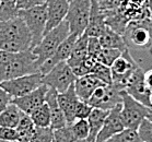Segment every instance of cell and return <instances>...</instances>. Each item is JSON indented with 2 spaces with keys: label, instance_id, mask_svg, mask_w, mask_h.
<instances>
[{
  "label": "cell",
  "instance_id": "obj_21",
  "mask_svg": "<svg viewBox=\"0 0 152 142\" xmlns=\"http://www.w3.org/2000/svg\"><path fill=\"white\" fill-rule=\"evenodd\" d=\"M88 39H89V36L86 33L79 36L77 39L69 58L66 60L71 69L83 63L88 57Z\"/></svg>",
  "mask_w": 152,
  "mask_h": 142
},
{
  "label": "cell",
  "instance_id": "obj_16",
  "mask_svg": "<svg viewBox=\"0 0 152 142\" xmlns=\"http://www.w3.org/2000/svg\"><path fill=\"white\" fill-rule=\"evenodd\" d=\"M47 21H46L45 33L58 26L62 21H65L66 14L68 12L69 2L67 0H47Z\"/></svg>",
  "mask_w": 152,
  "mask_h": 142
},
{
  "label": "cell",
  "instance_id": "obj_12",
  "mask_svg": "<svg viewBox=\"0 0 152 142\" xmlns=\"http://www.w3.org/2000/svg\"><path fill=\"white\" fill-rule=\"evenodd\" d=\"M88 103L93 108L111 111L112 108L121 104V91H118L112 84L102 85L94 91L88 100Z\"/></svg>",
  "mask_w": 152,
  "mask_h": 142
},
{
  "label": "cell",
  "instance_id": "obj_19",
  "mask_svg": "<svg viewBox=\"0 0 152 142\" xmlns=\"http://www.w3.org/2000/svg\"><path fill=\"white\" fill-rule=\"evenodd\" d=\"M57 94H58L57 91L48 87L45 100V103L48 105L49 113H50V128L53 130L64 128L65 126L68 125L66 117L57 102Z\"/></svg>",
  "mask_w": 152,
  "mask_h": 142
},
{
  "label": "cell",
  "instance_id": "obj_46",
  "mask_svg": "<svg viewBox=\"0 0 152 142\" xmlns=\"http://www.w3.org/2000/svg\"><path fill=\"white\" fill-rule=\"evenodd\" d=\"M67 1H68V2H71V1H72V0H67Z\"/></svg>",
  "mask_w": 152,
  "mask_h": 142
},
{
  "label": "cell",
  "instance_id": "obj_11",
  "mask_svg": "<svg viewBox=\"0 0 152 142\" xmlns=\"http://www.w3.org/2000/svg\"><path fill=\"white\" fill-rule=\"evenodd\" d=\"M124 91L139 103L152 109V93L145 85V70L142 68L139 67L135 70Z\"/></svg>",
  "mask_w": 152,
  "mask_h": 142
},
{
  "label": "cell",
  "instance_id": "obj_42",
  "mask_svg": "<svg viewBox=\"0 0 152 142\" xmlns=\"http://www.w3.org/2000/svg\"><path fill=\"white\" fill-rule=\"evenodd\" d=\"M149 10H150V20H151V22H152V7L149 8Z\"/></svg>",
  "mask_w": 152,
  "mask_h": 142
},
{
  "label": "cell",
  "instance_id": "obj_4",
  "mask_svg": "<svg viewBox=\"0 0 152 142\" xmlns=\"http://www.w3.org/2000/svg\"><path fill=\"white\" fill-rule=\"evenodd\" d=\"M121 116L125 128L137 130L143 119L152 113L151 108L147 107L138 100L132 98L125 91H121Z\"/></svg>",
  "mask_w": 152,
  "mask_h": 142
},
{
  "label": "cell",
  "instance_id": "obj_38",
  "mask_svg": "<svg viewBox=\"0 0 152 142\" xmlns=\"http://www.w3.org/2000/svg\"><path fill=\"white\" fill-rule=\"evenodd\" d=\"M44 4H46L45 0H15V6L18 10H28Z\"/></svg>",
  "mask_w": 152,
  "mask_h": 142
},
{
  "label": "cell",
  "instance_id": "obj_6",
  "mask_svg": "<svg viewBox=\"0 0 152 142\" xmlns=\"http://www.w3.org/2000/svg\"><path fill=\"white\" fill-rule=\"evenodd\" d=\"M91 13V0H72L69 2L65 21L68 23L70 34L81 36L86 33Z\"/></svg>",
  "mask_w": 152,
  "mask_h": 142
},
{
  "label": "cell",
  "instance_id": "obj_35",
  "mask_svg": "<svg viewBox=\"0 0 152 142\" xmlns=\"http://www.w3.org/2000/svg\"><path fill=\"white\" fill-rule=\"evenodd\" d=\"M92 109H93V107L88 102H83V100H80L76 107L75 117H76V119H88Z\"/></svg>",
  "mask_w": 152,
  "mask_h": 142
},
{
  "label": "cell",
  "instance_id": "obj_37",
  "mask_svg": "<svg viewBox=\"0 0 152 142\" xmlns=\"http://www.w3.org/2000/svg\"><path fill=\"white\" fill-rule=\"evenodd\" d=\"M19 141V135L15 129L0 127V142Z\"/></svg>",
  "mask_w": 152,
  "mask_h": 142
},
{
  "label": "cell",
  "instance_id": "obj_10",
  "mask_svg": "<svg viewBox=\"0 0 152 142\" xmlns=\"http://www.w3.org/2000/svg\"><path fill=\"white\" fill-rule=\"evenodd\" d=\"M43 74L41 72H35L26 76H18L14 79L6 80L0 82V87L4 89L12 98L23 96L30 93L43 84Z\"/></svg>",
  "mask_w": 152,
  "mask_h": 142
},
{
  "label": "cell",
  "instance_id": "obj_27",
  "mask_svg": "<svg viewBox=\"0 0 152 142\" xmlns=\"http://www.w3.org/2000/svg\"><path fill=\"white\" fill-rule=\"evenodd\" d=\"M18 12L15 0H0V22L17 17Z\"/></svg>",
  "mask_w": 152,
  "mask_h": 142
},
{
  "label": "cell",
  "instance_id": "obj_36",
  "mask_svg": "<svg viewBox=\"0 0 152 142\" xmlns=\"http://www.w3.org/2000/svg\"><path fill=\"white\" fill-rule=\"evenodd\" d=\"M102 50L99 37H89L88 39V57L95 59L97 61V56Z\"/></svg>",
  "mask_w": 152,
  "mask_h": 142
},
{
  "label": "cell",
  "instance_id": "obj_5",
  "mask_svg": "<svg viewBox=\"0 0 152 142\" xmlns=\"http://www.w3.org/2000/svg\"><path fill=\"white\" fill-rule=\"evenodd\" d=\"M123 38L127 46L138 49H149L152 43V22L150 19L128 22Z\"/></svg>",
  "mask_w": 152,
  "mask_h": 142
},
{
  "label": "cell",
  "instance_id": "obj_1",
  "mask_svg": "<svg viewBox=\"0 0 152 142\" xmlns=\"http://www.w3.org/2000/svg\"><path fill=\"white\" fill-rule=\"evenodd\" d=\"M32 36L20 17L0 22V50L17 54L31 48Z\"/></svg>",
  "mask_w": 152,
  "mask_h": 142
},
{
  "label": "cell",
  "instance_id": "obj_9",
  "mask_svg": "<svg viewBox=\"0 0 152 142\" xmlns=\"http://www.w3.org/2000/svg\"><path fill=\"white\" fill-rule=\"evenodd\" d=\"M77 76L67 61L57 63L49 70V72L43 76V84L56 90L58 93L65 92L71 84L75 83Z\"/></svg>",
  "mask_w": 152,
  "mask_h": 142
},
{
  "label": "cell",
  "instance_id": "obj_39",
  "mask_svg": "<svg viewBox=\"0 0 152 142\" xmlns=\"http://www.w3.org/2000/svg\"><path fill=\"white\" fill-rule=\"evenodd\" d=\"M14 54L0 50V82L4 81V69L7 63L13 57Z\"/></svg>",
  "mask_w": 152,
  "mask_h": 142
},
{
  "label": "cell",
  "instance_id": "obj_30",
  "mask_svg": "<svg viewBox=\"0 0 152 142\" xmlns=\"http://www.w3.org/2000/svg\"><path fill=\"white\" fill-rule=\"evenodd\" d=\"M123 50L116 48H102L101 52L97 56V63L111 67L115 60L121 55Z\"/></svg>",
  "mask_w": 152,
  "mask_h": 142
},
{
  "label": "cell",
  "instance_id": "obj_3",
  "mask_svg": "<svg viewBox=\"0 0 152 142\" xmlns=\"http://www.w3.org/2000/svg\"><path fill=\"white\" fill-rule=\"evenodd\" d=\"M18 17H20L28 26L31 33V48L38 45L44 36L47 21V6L46 4L31 8L28 10H19Z\"/></svg>",
  "mask_w": 152,
  "mask_h": 142
},
{
  "label": "cell",
  "instance_id": "obj_25",
  "mask_svg": "<svg viewBox=\"0 0 152 142\" xmlns=\"http://www.w3.org/2000/svg\"><path fill=\"white\" fill-rule=\"evenodd\" d=\"M34 129H35V126L33 124V121H32L31 117H30V115L23 113L22 116H21L20 122L17 126V128H15L18 135H19V141H24V142L31 141Z\"/></svg>",
  "mask_w": 152,
  "mask_h": 142
},
{
  "label": "cell",
  "instance_id": "obj_45",
  "mask_svg": "<svg viewBox=\"0 0 152 142\" xmlns=\"http://www.w3.org/2000/svg\"><path fill=\"white\" fill-rule=\"evenodd\" d=\"M4 142H24V141H4Z\"/></svg>",
  "mask_w": 152,
  "mask_h": 142
},
{
  "label": "cell",
  "instance_id": "obj_41",
  "mask_svg": "<svg viewBox=\"0 0 152 142\" xmlns=\"http://www.w3.org/2000/svg\"><path fill=\"white\" fill-rule=\"evenodd\" d=\"M145 82L150 92L152 93V68L145 71Z\"/></svg>",
  "mask_w": 152,
  "mask_h": 142
},
{
  "label": "cell",
  "instance_id": "obj_15",
  "mask_svg": "<svg viewBox=\"0 0 152 142\" xmlns=\"http://www.w3.org/2000/svg\"><path fill=\"white\" fill-rule=\"evenodd\" d=\"M78 37H79V36L76 34H70L69 36L58 46V48L56 49V52L46 60L45 63H43L41 66H39L38 71L44 76V74H46L47 72H49V70L52 69L53 67H55L57 63H61V61H66L67 59L69 58L71 52H72L73 46L76 44Z\"/></svg>",
  "mask_w": 152,
  "mask_h": 142
},
{
  "label": "cell",
  "instance_id": "obj_40",
  "mask_svg": "<svg viewBox=\"0 0 152 142\" xmlns=\"http://www.w3.org/2000/svg\"><path fill=\"white\" fill-rule=\"evenodd\" d=\"M11 100H12V96H10L4 89L0 87V113L10 104Z\"/></svg>",
  "mask_w": 152,
  "mask_h": 142
},
{
  "label": "cell",
  "instance_id": "obj_13",
  "mask_svg": "<svg viewBox=\"0 0 152 142\" xmlns=\"http://www.w3.org/2000/svg\"><path fill=\"white\" fill-rule=\"evenodd\" d=\"M47 91H48V87L45 84H42L41 87H38L37 89H35L34 91L25 94L23 96L12 98L11 103L17 105L24 114L30 115L35 108L39 107L41 105L45 103Z\"/></svg>",
  "mask_w": 152,
  "mask_h": 142
},
{
  "label": "cell",
  "instance_id": "obj_17",
  "mask_svg": "<svg viewBox=\"0 0 152 142\" xmlns=\"http://www.w3.org/2000/svg\"><path fill=\"white\" fill-rule=\"evenodd\" d=\"M79 100H80L77 96L73 84H71L65 92L57 94V102L66 117L67 124H71L76 120L75 113H76V107Z\"/></svg>",
  "mask_w": 152,
  "mask_h": 142
},
{
  "label": "cell",
  "instance_id": "obj_2",
  "mask_svg": "<svg viewBox=\"0 0 152 142\" xmlns=\"http://www.w3.org/2000/svg\"><path fill=\"white\" fill-rule=\"evenodd\" d=\"M70 35L69 26L66 21H62L58 26L53 28L48 33H46L42 41L38 43V45L33 47L32 52H34L37 59H36V63L38 66H41L43 63H45L46 60L50 57V56L56 52V49L58 48V46L61 44L65 39Z\"/></svg>",
  "mask_w": 152,
  "mask_h": 142
},
{
  "label": "cell",
  "instance_id": "obj_22",
  "mask_svg": "<svg viewBox=\"0 0 152 142\" xmlns=\"http://www.w3.org/2000/svg\"><path fill=\"white\" fill-rule=\"evenodd\" d=\"M110 111H104L100 108H93L91 111L90 116L88 117V122H89V128H90V133L86 139L88 142H96V137L100 132L103 122L105 120L106 116L108 115Z\"/></svg>",
  "mask_w": 152,
  "mask_h": 142
},
{
  "label": "cell",
  "instance_id": "obj_48",
  "mask_svg": "<svg viewBox=\"0 0 152 142\" xmlns=\"http://www.w3.org/2000/svg\"><path fill=\"white\" fill-rule=\"evenodd\" d=\"M54 142H55V141H54Z\"/></svg>",
  "mask_w": 152,
  "mask_h": 142
},
{
  "label": "cell",
  "instance_id": "obj_7",
  "mask_svg": "<svg viewBox=\"0 0 152 142\" xmlns=\"http://www.w3.org/2000/svg\"><path fill=\"white\" fill-rule=\"evenodd\" d=\"M36 55L32 52L31 48L14 54L13 57L6 65L4 69V81L26 76L31 73L39 72L36 63Z\"/></svg>",
  "mask_w": 152,
  "mask_h": 142
},
{
  "label": "cell",
  "instance_id": "obj_23",
  "mask_svg": "<svg viewBox=\"0 0 152 142\" xmlns=\"http://www.w3.org/2000/svg\"><path fill=\"white\" fill-rule=\"evenodd\" d=\"M99 39H100V44L102 46V48H116L121 49V50H125L127 48L124 38H123V35L115 32L114 30H112L108 26L105 28Z\"/></svg>",
  "mask_w": 152,
  "mask_h": 142
},
{
  "label": "cell",
  "instance_id": "obj_24",
  "mask_svg": "<svg viewBox=\"0 0 152 142\" xmlns=\"http://www.w3.org/2000/svg\"><path fill=\"white\" fill-rule=\"evenodd\" d=\"M23 111L13 103H10L0 113V127L15 129L19 125Z\"/></svg>",
  "mask_w": 152,
  "mask_h": 142
},
{
  "label": "cell",
  "instance_id": "obj_14",
  "mask_svg": "<svg viewBox=\"0 0 152 142\" xmlns=\"http://www.w3.org/2000/svg\"><path fill=\"white\" fill-rule=\"evenodd\" d=\"M121 104H119L108 111V115L105 118L103 126L96 137V142H106L107 140H110L112 137L119 133L125 128L121 120Z\"/></svg>",
  "mask_w": 152,
  "mask_h": 142
},
{
  "label": "cell",
  "instance_id": "obj_26",
  "mask_svg": "<svg viewBox=\"0 0 152 142\" xmlns=\"http://www.w3.org/2000/svg\"><path fill=\"white\" fill-rule=\"evenodd\" d=\"M35 127H50V113L48 105L44 103L30 114Z\"/></svg>",
  "mask_w": 152,
  "mask_h": 142
},
{
  "label": "cell",
  "instance_id": "obj_34",
  "mask_svg": "<svg viewBox=\"0 0 152 142\" xmlns=\"http://www.w3.org/2000/svg\"><path fill=\"white\" fill-rule=\"evenodd\" d=\"M137 132L143 142H152V121L148 118L143 119L137 129Z\"/></svg>",
  "mask_w": 152,
  "mask_h": 142
},
{
  "label": "cell",
  "instance_id": "obj_47",
  "mask_svg": "<svg viewBox=\"0 0 152 142\" xmlns=\"http://www.w3.org/2000/svg\"><path fill=\"white\" fill-rule=\"evenodd\" d=\"M45 1H47V0H45Z\"/></svg>",
  "mask_w": 152,
  "mask_h": 142
},
{
  "label": "cell",
  "instance_id": "obj_29",
  "mask_svg": "<svg viewBox=\"0 0 152 142\" xmlns=\"http://www.w3.org/2000/svg\"><path fill=\"white\" fill-rule=\"evenodd\" d=\"M106 142H143L135 129L124 128L119 133L112 137Z\"/></svg>",
  "mask_w": 152,
  "mask_h": 142
},
{
  "label": "cell",
  "instance_id": "obj_43",
  "mask_svg": "<svg viewBox=\"0 0 152 142\" xmlns=\"http://www.w3.org/2000/svg\"><path fill=\"white\" fill-rule=\"evenodd\" d=\"M147 118H148V119H150V120L152 121V113H151V114H149L148 117H147Z\"/></svg>",
  "mask_w": 152,
  "mask_h": 142
},
{
  "label": "cell",
  "instance_id": "obj_28",
  "mask_svg": "<svg viewBox=\"0 0 152 142\" xmlns=\"http://www.w3.org/2000/svg\"><path fill=\"white\" fill-rule=\"evenodd\" d=\"M70 126V129L72 131L73 135L78 140H86L90 133V128H89V122L88 119H76V120L68 124Z\"/></svg>",
  "mask_w": 152,
  "mask_h": 142
},
{
  "label": "cell",
  "instance_id": "obj_33",
  "mask_svg": "<svg viewBox=\"0 0 152 142\" xmlns=\"http://www.w3.org/2000/svg\"><path fill=\"white\" fill-rule=\"evenodd\" d=\"M91 73L95 76L99 80H101L104 84H112V72L110 67L102 65L100 63H96L94 65L93 69Z\"/></svg>",
  "mask_w": 152,
  "mask_h": 142
},
{
  "label": "cell",
  "instance_id": "obj_8",
  "mask_svg": "<svg viewBox=\"0 0 152 142\" xmlns=\"http://www.w3.org/2000/svg\"><path fill=\"white\" fill-rule=\"evenodd\" d=\"M110 68L112 72V85L118 91H124L132 74L139 66L129 52V48H126Z\"/></svg>",
  "mask_w": 152,
  "mask_h": 142
},
{
  "label": "cell",
  "instance_id": "obj_18",
  "mask_svg": "<svg viewBox=\"0 0 152 142\" xmlns=\"http://www.w3.org/2000/svg\"><path fill=\"white\" fill-rule=\"evenodd\" d=\"M75 91H76L77 96L79 97V100L83 102H88L93 92L96 90L97 87L105 85V84L99 80L92 73L86 74L82 76H78L75 81ZM107 85V84H106Z\"/></svg>",
  "mask_w": 152,
  "mask_h": 142
},
{
  "label": "cell",
  "instance_id": "obj_44",
  "mask_svg": "<svg viewBox=\"0 0 152 142\" xmlns=\"http://www.w3.org/2000/svg\"><path fill=\"white\" fill-rule=\"evenodd\" d=\"M149 52H150V54L152 55V43H151V46L149 47Z\"/></svg>",
  "mask_w": 152,
  "mask_h": 142
},
{
  "label": "cell",
  "instance_id": "obj_20",
  "mask_svg": "<svg viewBox=\"0 0 152 142\" xmlns=\"http://www.w3.org/2000/svg\"><path fill=\"white\" fill-rule=\"evenodd\" d=\"M106 28L105 14L100 9L96 0H91V13L86 34L89 37H100Z\"/></svg>",
  "mask_w": 152,
  "mask_h": 142
},
{
  "label": "cell",
  "instance_id": "obj_32",
  "mask_svg": "<svg viewBox=\"0 0 152 142\" xmlns=\"http://www.w3.org/2000/svg\"><path fill=\"white\" fill-rule=\"evenodd\" d=\"M54 141L55 142H88L86 140H78L73 135L69 125L65 126L64 128L54 130Z\"/></svg>",
  "mask_w": 152,
  "mask_h": 142
},
{
  "label": "cell",
  "instance_id": "obj_31",
  "mask_svg": "<svg viewBox=\"0 0 152 142\" xmlns=\"http://www.w3.org/2000/svg\"><path fill=\"white\" fill-rule=\"evenodd\" d=\"M30 142H54V130L50 127H35Z\"/></svg>",
  "mask_w": 152,
  "mask_h": 142
}]
</instances>
